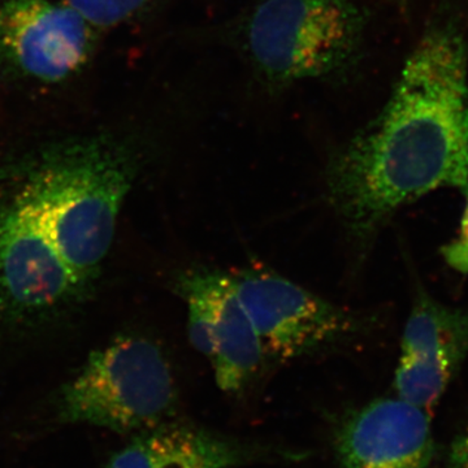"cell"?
Returning a JSON list of instances; mask_svg holds the SVG:
<instances>
[{"label": "cell", "instance_id": "cell-8", "mask_svg": "<svg viewBox=\"0 0 468 468\" xmlns=\"http://www.w3.org/2000/svg\"><path fill=\"white\" fill-rule=\"evenodd\" d=\"M97 27L67 0L0 3V60L27 79L57 84L88 63Z\"/></svg>", "mask_w": 468, "mask_h": 468}, {"label": "cell", "instance_id": "cell-5", "mask_svg": "<svg viewBox=\"0 0 468 468\" xmlns=\"http://www.w3.org/2000/svg\"><path fill=\"white\" fill-rule=\"evenodd\" d=\"M232 277L266 356L300 358L346 340L362 323L351 311L271 271L246 270Z\"/></svg>", "mask_w": 468, "mask_h": 468}, {"label": "cell", "instance_id": "cell-10", "mask_svg": "<svg viewBox=\"0 0 468 468\" xmlns=\"http://www.w3.org/2000/svg\"><path fill=\"white\" fill-rule=\"evenodd\" d=\"M338 468H431L435 440L431 415L399 399H378L338 421Z\"/></svg>", "mask_w": 468, "mask_h": 468}, {"label": "cell", "instance_id": "cell-6", "mask_svg": "<svg viewBox=\"0 0 468 468\" xmlns=\"http://www.w3.org/2000/svg\"><path fill=\"white\" fill-rule=\"evenodd\" d=\"M175 289L186 302L190 344L211 363L218 387L241 392L260 372L266 353L232 273L189 270L176 277Z\"/></svg>", "mask_w": 468, "mask_h": 468}, {"label": "cell", "instance_id": "cell-2", "mask_svg": "<svg viewBox=\"0 0 468 468\" xmlns=\"http://www.w3.org/2000/svg\"><path fill=\"white\" fill-rule=\"evenodd\" d=\"M137 172L133 149L110 135L52 144L18 168L14 186L85 288L110 252Z\"/></svg>", "mask_w": 468, "mask_h": 468}, {"label": "cell", "instance_id": "cell-7", "mask_svg": "<svg viewBox=\"0 0 468 468\" xmlns=\"http://www.w3.org/2000/svg\"><path fill=\"white\" fill-rule=\"evenodd\" d=\"M16 187L0 199V314L36 315L84 291Z\"/></svg>", "mask_w": 468, "mask_h": 468}, {"label": "cell", "instance_id": "cell-1", "mask_svg": "<svg viewBox=\"0 0 468 468\" xmlns=\"http://www.w3.org/2000/svg\"><path fill=\"white\" fill-rule=\"evenodd\" d=\"M326 199L354 241L397 209L468 186V52L457 27H433L410 54L383 111L335 154Z\"/></svg>", "mask_w": 468, "mask_h": 468}, {"label": "cell", "instance_id": "cell-15", "mask_svg": "<svg viewBox=\"0 0 468 468\" xmlns=\"http://www.w3.org/2000/svg\"><path fill=\"white\" fill-rule=\"evenodd\" d=\"M394 2L399 3V5H406L409 0H394Z\"/></svg>", "mask_w": 468, "mask_h": 468}, {"label": "cell", "instance_id": "cell-9", "mask_svg": "<svg viewBox=\"0 0 468 468\" xmlns=\"http://www.w3.org/2000/svg\"><path fill=\"white\" fill-rule=\"evenodd\" d=\"M467 353L468 310L451 309L420 292L402 335L397 397L430 414Z\"/></svg>", "mask_w": 468, "mask_h": 468}, {"label": "cell", "instance_id": "cell-3", "mask_svg": "<svg viewBox=\"0 0 468 468\" xmlns=\"http://www.w3.org/2000/svg\"><path fill=\"white\" fill-rule=\"evenodd\" d=\"M177 387L162 349L144 337H120L92 353L61 393V420L117 433L158 426L175 411Z\"/></svg>", "mask_w": 468, "mask_h": 468}, {"label": "cell", "instance_id": "cell-14", "mask_svg": "<svg viewBox=\"0 0 468 468\" xmlns=\"http://www.w3.org/2000/svg\"><path fill=\"white\" fill-rule=\"evenodd\" d=\"M449 468H468V423L452 440L448 455Z\"/></svg>", "mask_w": 468, "mask_h": 468}, {"label": "cell", "instance_id": "cell-4", "mask_svg": "<svg viewBox=\"0 0 468 468\" xmlns=\"http://www.w3.org/2000/svg\"><path fill=\"white\" fill-rule=\"evenodd\" d=\"M365 16L351 0H264L248 41L255 64L280 84L340 72L359 52Z\"/></svg>", "mask_w": 468, "mask_h": 468}, {"label": "cell", "instance_id": "cell-12", "mask_svg": "<svg viewBox=\"0 0 468 468\" xmlns=\"http://www.w3.org/2000/svg\"><path fill=\"white\" fill-rule=\"evenodd\" d=\"M97 29H109L137 16L156 0H67Z\"/></svg>", "mask_w": 468, "mask_h": 468}, {"label": "cell", "instance_id": "cell-11", "mask_svg": "<svg viewBox=\"0 0 468 468\" xmlns=\"http://www.w3.org/2000/svg\"><path fill=\"white\" fill-rule=\"evenodd\" d=\"M306 457L303 452L241 441L192 424L163 421L138 432L106 468H239Z\"/></svg>", "mask_w": 468, "mask_h": 468}, {"label": "cell", "instance_id": "cell-13", "mask_svg": "<svg viewBox=\"0 0 468 468\" xmlns=\"http://www.w3.org/2000/svg\"><path fill=\"white\" fill-rule=\"evenodd\" d=\"M467 196L466 207L458 236L442 248V257L446 263L457 272L468 275V186L464 190Z\"/></svg>", "mask_w": 468, "mask_h": 468}]
</instances>
